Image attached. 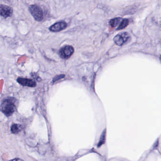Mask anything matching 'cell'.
I'll return each instance as SVG.
<instances>
[{"mask_svg":"<svg viewBox=\"0 0 161 161\" xmlns=\"http://www.w3.org/2000/svg\"><path fill=\"white\" fill-rule=\"evenodd\" d=\"M15 101L13 98H7L3 100L1 105L2 112L7 116L12 115L15 111Z\"/></svg>","mask_w":161,"mask_h":161,"instance_id":"6da1fadb","label":"cell"},{"mask_svg":"<svg viewBox=\"0 0 161 161\" xmlns=\"http://www.w3.org/2000/svg\"><path fill=\"white\" fill-rule=\"evenodd\" d=\"M29 11L34 18L37 21H42L44 18L42 8L36 4L31 5L29 7Z\"/></svg>","mask_w":161,"mask_h":161,"instance_id":"7a4b0ae2","label":"cell"},{"mask_svg":"<svg viewBox=\"0 0 161 161\" xmlns=\"http://www.w3.org/2000/svg\"><path fill=\"white\" fill-rule=\"evenodd\" d=\"M130 35L127 32H123L117 35L114 40V43L119 46H123L130 39Z\"/></svg>","mask_w":161,"mask_h":161,"instance_id":"3957f363","label":"cell"},{"mask_svg":"<svg viewBox=\"0 0 161 161\" xmlns=\"http://www.w3.org/2000/svg\"><path fill=\"white\" fill-rule=\"evenodd\" d=\"M74 52V49L72 46H66L63 47L59 51V55L64 59H68Z\"/></svg>","mask_w":161,"mask_h":161,"instance_id":"277c9868","label":"cell"},{"mask_svg":"<svg viewBox=\"0 0 161 161\" xmlns=\"http://www.w3.org/2000/svg\"><path fill=\"white\" fill-rule=\"evenodd\" d=\"M13 14V9L11 7L7 5L1 4L0 6V14L4 18L12 16Z\"/></svg>","mask_w":161,"mask_h":161,"instance_id":"5b68a950","label":"cell"},{"mask_svg":"<svg viewBox=\"0 0 161 161\" xmlns=\"http://www.w3.org/2000/svg\"><path fill=\"white\" fill-rule=\"evenodd\" d=\"M67 27V24L64 21H60L56 22L51 26L49 30L53 32H58L64 30Z\"/></svg>","mask_w":161,"mask_h":161,"instance_id":"8992f818","label":"cell"},{"mask_svg":"<svg viewBox=\"0 0 161 161\" xmlns=\"http://www.w3.org/2000/svg\"><path fill=\"white\" fill-rule=\"evenodd\" d=\"M17 81L23 86H27L32 87L36 86V83L31 79L18 78V79H17Z\"/></svg>","mask_w":161,"mask_h":161,"instance_id":"52a82bcc","label":"cell"},{"mask_svg":"<svg viewBox=\"0 0 161 161\" xmlns=\"http://www.w3.org/2000/svg\"><path fill=\"white\" fill-rule=\"evenodd\" d=\"M122 20V19L121 18H116L111 19L109 22V24L111 27L115 28L119 26Z\"/></svg>","mask_w":161,"mask_h":161,"instance_id":"ba28073f","label":"cell"},{"mask_svg":"<svg viewBox=\"0 0 161 161\" xmlns=\"http://www.w3.org/2000/svg\"><path fill=\"white\" fill-rule=\"evenodd\" d=\"M22 130V126L19 124H14L11 127V131L14 134H18Z\"/></svg>","mask_w":161,"mask_h":161,"instance_id":"9c48e42d","label":"cell"},{"mask_svg":"<svg viewBox=\"0 0 161 161\" xmlns=\"http://www.w3.org/2000/svg\"><path fill=\"white\" fill-rule=\"evenodd\" d=\"M129 23V20H128V19H122L121 23H120L119 26L118 27L117 30H121L125 29L126 27H127V26H128Z\"/></svg>","mask_w":161,"mask_h":161,"instance_id":"30bf717a","label":"cell"},{"mask_svg":"<svg viewBox=\"0 0 161 161\" xmlns=\"http://www.w3.org/2000/svg\"><path fill=\"white\" fill-rule=\"evenodd\" d=\"M105 136H106V131H105V130H103V133L102 134L99 142L98 144V147H100L103 144H104L105 141Z\"/></svg>","mask_w":161,"mask_h":161,"instance_id":"8fae6325","label":"cell"},{"mask_svg":"<svg viewBox=\"0 0 161 161\" xmlns=\"http://www.w3.org/2000/svg\"><path fill=\"white\" fill-rule=\"evenodd\" d=\"M65 77V75H61L59 76H56L55 78H54V80H53V82L56 81V80H60V79H62V78H64Z\"/></svg>","mask_w":161,"mask_h":161,"instance_id":"7c38bea8","label":"cell"}]
</instances>
